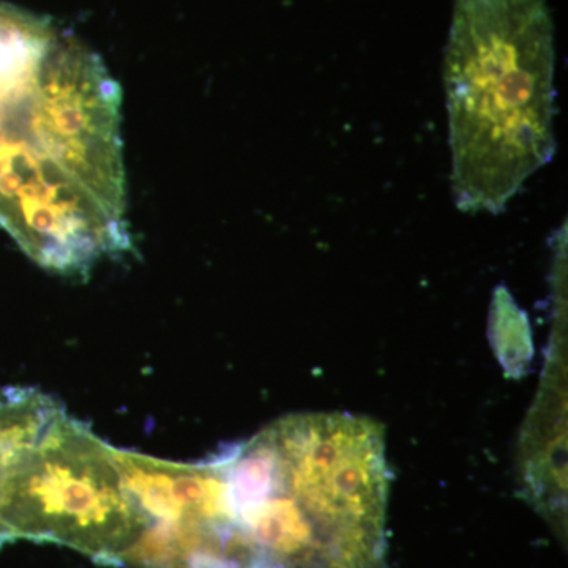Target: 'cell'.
<instances>
[{
    "label": "cell",
    "instance_id": "cell-1",
    "mask_svg": "<svg viewBox=\"0 0 568 568\" xmlns=\"http://www.w3.org/2000/svg\"><path fill=\"white\" fill-rule=\"evenodd\" d=\"M555 63L544 0H455L443 78L450 186L463 213H503L551 162Z\"/></svg>",
    "mask_w": 568,
    "mask_h": 568
},
{
    "label": "cell",
    "instance_id": "cell-2",
    "mask_svg": "<svg viewBox=\"0 0 568 568\" xmlns=\"http://www.w3.org/2000/svg\"><path fill=\"white\" fill-rule=\"evenodd\" d=\"M256 436L272 484L312 530L324 568H387L383 425L346 413H305Z\"/></svg>",
    "mask_w": 568,
    "mask_h": 568
},
{
    "label": "cell",
    "instance_id": "cell-3",
    "mask_svg": "<svg viewBox=\"0 0 568 568\" xmlns=\"http://www.w3.org/2000/svg\"><path fill=\"white\" fill-rule=\"evenodd\" d=\"M7 538L51 541L118 564L148 519L126 491L114 447L65 410L0 477Z\"/></svg>",
    "mask_w": 568,
    "mask_h": 568
},
{
    "label": "cell",
    "instance_id": "cell-4",
    "mask_svg": "<svg viewBox=\"0 0 568 568\" xmlns=\"http://www.w3.org/2000/svg\"><path fill=\"white\" fill-rule=\"evenodd\" d=\"M123 485L149 523L234 526L219 459L179 465L114 448Z\"/></svg>",
    "mask_w": 568,
    "mask_h": 568
},
{
    "label": "cell",
    "instance_id": "cell-5",
    "mask_svg": "<svg viewBox=\"0 0 568 568\" xmlns=\"http://www.w3.org/2000/svg\"><path fill=\"white\" fill-rule=\"evenodd\" d=\"M130 568H254L252 548L234 526L149 523L119 559Z\"/></svg>",
    "mask_w": 568,
    "mask_h": 568
},
{
    "label": "cell",
    "instance_id": "cell-6",
    "mask_svg": "<svg viewBox=\"0 0 568 568\" xmlns=\"http://www.w3.org/2000/svg\"><path fill=\"white\" fill-rule=\"evenodd\" d=\"M63 407L51 396L29 388L0 395V477L39 444Z\"/></svg>",
    "mask_w": 568,
    "mask_h": 568
},
{
    "label": "cell",
    "instance_id": "cell-7",
    "mask_svg": "<svg viewBox=\"0 0 568 568\" xmlns=\"http://www.w3.org/2000/svg\"><path fill=\"white\" fill-rule=\"evenodd\" d=\"M489 336L508 375H523L532 358L529 321L506 286L497 287L493 295Z\"/></svg>",
    "mask_w": 568,
    "mask_h": 568
},
{
    "label": "cell",
    "instance_id": "cell-8",
    "mask_svg": "<svg viewBox=\"0 0 568 568\" xmlns=\"http://www.w3.org/2000/svg\"><path fill=\"white\" fill-rule=\"evenodd\" d=\"M6 540V530H3L2 523H0V540Z\"/></svg>",
    "mask_w": 568,
    "mask_h": 568
}]
</instances>
